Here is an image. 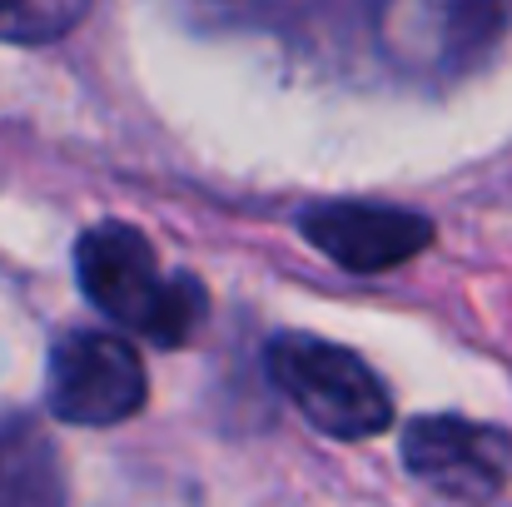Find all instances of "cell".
Instances as JSON below:
<instances>
[{"label": "cell", "mask_w": 512, "mask_h": 507, "mask_svg": "<svg viewBox=\"0 0 512 507\" xmlns=\"http://www.w3.org/2000/svg\"><path fill=\"white\" fill-rule=\"evenodd\" d=\"M85 299L115 324L145 334L150 343H184L204 319V289L184 274H165L150 239L130 224H95L75 249Z\"/></svg>", "instance_id": "cell-1"}, {"label": "cell", "mask_w": 512, "mask_h": 507, "mask_svg": "<svg viewBox=\"0 0 512 507\" xmlns=\"http://www.w3.org/2000/svg\"><path fill=\"white\" fill-rule=\"evenodd\" d=\"M512 0H378L373 45L378 55L428 85L473 75L508 35Z\"/></svg>", "instance_id": "cell-2"}, {"label": "cell", "mask_w": 512, "mask_h": 507, "mask_svg": "<svg viewBox=\"0 0 512 507\" xmlns=\"http://www.w3.org/2000/svg\"><path fill=\"white\" fill-rule=\"evenodd\" d=\"M269 378L324 438L363 443L393 423V398H388L383 378L343 343L314 334L274 338Z\"/></svg>", "instance_id": "cell-3"}, {"label": "cell", "mask_w": 512, "mask_h": 507, "mask_svg": "<svg viewBox=\"0 0 512 507\" xmlns=\"http://www.w3.org/2000/svg\"><path fill=\"white\" fill-rule=\"evenodd\" d=\"M145 358L115 334H65L50 353V408L60 423L115 428L145 408Z\"/></svg>", "instance_id": "cell-4"}, {"label": "cell", "mask_w": 512, "mask_h": 507, "mask_svg": "<svg viewBox=\"0 0 512 507\" xmlns=\"http://www.w3.org/2000/svg\"><path fill=\"white\" fill-rule=\"evenodd\" d=\"M403 463L438 498L488 503L512 478V433L458 413L413 418L403 428Z\"/></svg>", "instance_id": "cell-5"}, {"label": "cell", "mask_w": 512, "mask_h": 507, "mask_svg": "<svg viewBox=\"0 0 512 507\" xmlns=\"http://www.w3.org/2000/svg\"><path fill=\"white\" fill-rule=\"evenodd\" d=\"M304 239L348 274H383L433 244V224L388 204H324L304 214Z\"/></svg>", "instance_id": "cell-6"}, {"label": "cell", "mask_w": 512, "mask_h": 507, "mask_svg": "<svg viewBox=\"0 0 512 507\" xmlns=\"http://www.w3.org/2000/svg\"><path fill=\"white\" fill-rule=\"evenodd\" d=\"M90 15V0H0V45L65 40Z\"/></svg>", "instance_id": "cell-7"}, {"label": "cell", "mask_w": 512, "mask_h": 507, "mask_svg": "<svg viewBox=\"0 0 512 507\" xmlns=\"http://www.w3.org/2000/svg\"><path fill=\"white\" fill-rule=\"evenodd\" d=\"M214 15H239V20H264V15H284L299 0H199Z\"/></svg>", "instance_id": "cell-8"}]
</instances>
